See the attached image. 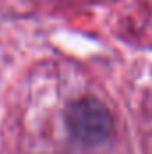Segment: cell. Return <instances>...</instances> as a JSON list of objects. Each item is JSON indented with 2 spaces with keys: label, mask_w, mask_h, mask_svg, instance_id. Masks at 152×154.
<instances>
[{
  "label": "cell",
  "mask_w": 152,
  "mask_h": 154,
  "mask_svg": "<svg viewBox=\"0 0 152 154\" xmlns=\"http://www.w3.org/2000/svg\"><path fill=\"white\" fill-rule=\"evenodd\" d=\"M68 131L82 145H97L111 133L109 111L95 99H81L66 109Z\"/></svg>",
  "instance_id": "6da1fadb"
}]
</instances>
